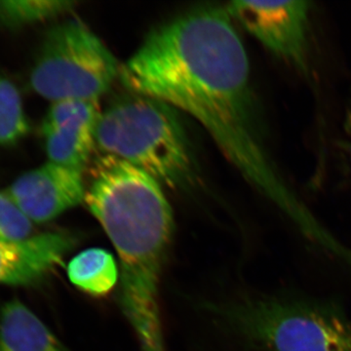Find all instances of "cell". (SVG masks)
I'll use <instances>...</instances> for the list:
<instances>
[{"label":"cell","instance_id":"cell-4","mask_svg":"<svg viewBox=\"0 0 351 351\" xmlns=\"http://www.w3.org/2000/svg\"><path fill=\"white\" fill-rule=\"evenodd\" d=\"M95 143L104 154L136 166L161 186L189 189L198 170L186 132L175 108L132 93L101 113Z\"/></svg>","mask_w":351,"mask_h":351},{"label":"cell","instance_id":"cell-13","mask_svg":"<svg viewBox=\"0 0 351 351\" xmlns=\"http://www.w3.org/2000/svg\"><path fill=\"white\" fill-rule=\"evenodd\" d=\"M73 1L14 0L0 2V18L8 24L25 25L51 19L71 11Z\"/></svg>","mask_w":351,"mask_h":351},{"label":"cell","instance_id":"cell-10","mask_svg":"<svg viewBox=\"0 0 351 351\" xmlns=\"http://www.w3.org/2000/svg\"><path fill=\"white\" fill-rule=\"evenodd\" d=\"M0 351H69L31 309L13 299L0 306Z\"/></svg>","mask_w":351,"mask_h":351},{"label":"cell","instance_id":"cell-7","mask_svg":"<svg viewBox=\"0 0 351 351\" xmlns=\"http://www.w3.org/2000/svg\"><path fill=\"white\" fill-rule=\"evenodd\" d=\"M32 223L56 219L85 201L82 171L50 162L21 176L6 189Z\"/></svg>","mask_w":351,"mask_h":351},{"label":"cell","instance_id":"cell-3","mask_svg":"<svg viewBox=\"0 0 351 351\" xmlns=\"http://www.w3.org/2000/svg\"><path fill=\"white\" fill-rule=\"evenodd\" d=\"M219 322L257 351H351V320L335 302L253 294L215 308Z\"/></svg>","mask_w":351,"mask_h":351},{"label":"cell","instance_id":"cell-2","mask_svg":"<svg viewBox=\"0 0 351 351\" xmlns=\"http://www.w3.org/2000/svg\"><path fill=\"white\" fill-rule=\"evenodd\" d=\"M119 260L120 302L144 351H166L159 284L174 228L162 186L125 161L104 163L85 197Z\"/></svg>","mask_w":351,"mask_h":351},{"label":"cell","instance_id":"cell-6","mask_svg":"<svg viewBox=\"0 0 351 351\" xmlns=\"http://www.w3.org/2000/svg\"><path fill=\"white\" fill-rule=\"evenodd\" d=\"M226 7L270 52L307 73L309 2L232 1Z\"/></svg>","mask_w":351,"mask_h":351},{"label":"cell","instance_id":"cell-11","mask_svg":"<svg viewBox=\"0 0 351 351\" xmlns=\"http://www.w3.org/2000/svg\"><path fill=\"white\" fill-rule=\"evenodd\" d=\"M69 281L87 294L101 297L117 285L119 269L110 252L87 249L71 258L66 267Z\"/></svg>","mask_w":351,"mask_h":351},{"label":"cell","instance_id":"cell-9","mask_svg":"<svg viewBox=\"0 0 351 351\" xmlns=\"http://www.w3.org/2000/svg\"><path fill=\"white\" fill-rule=\"evenodd\" d=\"M73 234L53 232L21 241L0 239V284L29 286L38 283L76 244Z\"/></svg>","mask_w":351,"mask_h":351},{"label":"cell","instance_id":"cell-14","mask_svg":"<svg viewBox=\"0 0 351 351\" xmlns=\"http://www.w3.org/2000/svg\"><path fill=\"white\" fill-rule=\"evenodd\" d=\"M34 223L6 191H0V239L21 241L32 237Z\"/></svg>","mask_w":351,"mask_h":351},{"label":"cell","instance_id":"cell-12","mask_svg":"<svg viewBox=\"0 0 351 351\" xmlns=\"http://www.w3.org/2000/svg\"><path fill=\"white\" fill-rule=\"evenodd\" d=\"M29 130L19 91L12 82L0 76V145H10Z\"/></svg>","mask_w":351,"mask_h":351},{"label":"cell","instance_id":"cell-5","mask_svg":"<svg viewBox=\"0 0 351 351\" xmlns=\"http://www.w3.org/2000/svg\"><path fill=\"white\" fill-rule=\"evenodd\" d=\"M120 68L117 58L91 29L71 20L48 32L32 69L31 85L52 103L99 101L119 77Z\"/></svg>","mask_w":351,"mask_h":351},{"label":"cell","instance_id":"cell-1","mask_svg":"<svg viewBox=\"0 0 351 351\" xmlns=\"http://www.w3.org/2000/svg\"><path fill=\"white\" fill-rule=\"evenodd\" d=\"M119 78L131 93L191 115L258 193L298 228L311 223L313 215L265 145L248 56L226 7H196L158 25L122 64Z\"/></svg>","mask_w":351,"mask_h":351},{"label":"cell","instance_id":"cell-8","mask_svg":"<svg viewBox=\"0 0 351 351\" xmlns=\"http://www.w3.org/2000/svg\"><path fill=\"white\" fill-rule=\"evenodd\" d=\"M101 113L96 100L52 103L43 124L50 162L83 172L96 145L95 131Z\"/></svg>","mask_w":351,"mask_h":351}]
</instances>
